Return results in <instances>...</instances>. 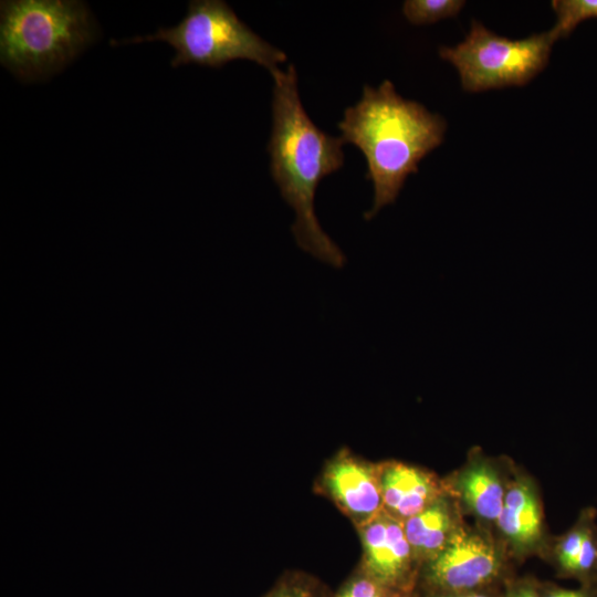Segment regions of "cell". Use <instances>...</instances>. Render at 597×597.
Wrapping results in <instances>:
<instances>
[{"label":"cell","mask_w":597,"mask_h":597,"mask_svg":"<svg viewBox=\"0 0 597 597\" xmlns=\"http://www.w3.org/2000/svg\"><path fill=\"white\" fill-rule=\"evenodd\" d=\"M272 98V132L268 150L271 175L282 198L295 212L296 244L323 263L342 268L343 251L322 229L314 208L317 185L344 164L342 137L321 130L303 108L291 64L279 70Z\"/></svg>","instance_id":"6da1fadb"},{"label":"cell","mask_w":597,"mask_h":597,"mask_svg":"<svg viewBox=\"0 0 597 597\" xmlns=\"http://www.w3.org/2000/svg\"><path fill=\"white\" fill-rule=\"evenodd\" d=\"M344 143L362 150L374 202L365 219L392 203L407 177L444 138L447 123L416 101L401 97L389 80L377 88L365 85L360 101L344 112L338 123Z\"/></svg>","instance_id":"7a4b0ae2"},{"label":"cell","mask_w":597,"mask_h":597,"mask_svg":"<svg viewBox=\"0 0 597 597\" xmlns=\"http://www.w3.org/2000/svg\"><path fill=\"white\" fill-rule=\"evenodd\" d=\"M0 13V62L28 81L57 72L95 34L90 11L81 1H1Z\"/></svg>","instance_id":"3957f363"},{"label":"cell","mask_w":597,"mask_h":597,"mask_svg":"<svg viewBox=\"0 0 597 597\" xmlns=\"http://www.w3.org/2000/svg\"><path fill=\"white\" fill-rule=\"evenodd\" d=\"M146 41L170 44L176 50L171 61L174 67L189 63L220 67L230 61L250 60L273 75L280 70L277 65L286 61L283 51L253 32L221 0L191 1L185 18L177 25L121 43Z\"/></svg>","instance_id":"277c9868"},{"label":"cell","mask_w":597,"mask_h":597,"mask_svg":"<svg viewBox=\"0 0 597 597\" xmlns=\"http://www.w3.org/2000/svg\"><path fill=\"white\" fill-rule=\"evenodd\" d=\"M555 42L549 30L514 40L473 21L465 39L439 55L457 69L465 92L479 93L527 84L547 65Z\"/></svg>","instance_id":"5b68a950"},{"label":"cell","mask_w":597,"mask_h":597,"mask_svg":"<svg viewBox=\"0 0 597 597\" xmlns=\"http://www.w3.org/2000/svg\"><path fill=\"white\" fill-rule=\"evenodd\" d=\"M502 556L485 535L459 528L447 545L425 564L423 577L432 593H465L492 582Z\"/></svg>","instance_id":"8992f818"},{"label":"cell","mask_w":597,"mask_h":597,"mask_svg":"<svg viewBox=\"0 0 597 597\" xmlns=\"http://www.w3.org/2000/svg\"><path fill=\"white\" fill-rule=\"evenodd\" d=\"M317 486L357 528L383 511L378 464L339 450L324 467Z\"/></svg>","instance_id":"52a82bcc"},{"label":"cell","mask_w":597,"mask_h":597,"mask_svg":"<svg viewBox=\"0 0 597 597\" xmlns=\"http://www.w3.org/2000/svg\"><path fill=\"white\" fill-rule=\"evenodd\" d=\"M363 544L359 566L366 574L398 591H412L417 562L404 522L381 511L358 528Z\"/></svg>","instance_id":"ba28073f"},{"label":"cell","mask_w":597,"mask_h":597,"mask_svg":"<svg viewBox=\"0 0 597 597\" xmlns=\"http://www.w3.org/2000/svg\"><path fill=\"white\" fill-rule=\"evenodd\" d=\"M383 511L405 522L443 496V485L430 472L398 461L378 464Z\"/></svg>","instance_id":"9c48e42d"},{"label":"cell","mask_w":597,"mask_h":597,"mask_svg":"<svg viewBox=\"0 0 597 597\" xmlns=\"http://www.w3.org/2000/svg\"><path fill=\"white\" fill-rule=\"evenodd\" d=\"M495 522L516 551H528L537 544L542 535V510L527 480L517 479L507 488Z\"/></svg>","instance_id":"30bf717a"},{"label":"cell","mask_w":597,"mask_h":597,"mask_svg":"<svg viewBox=\"0 0 597 597\" xmlns=\"http://www.w3.org/2000/svg\"><path fill=\"white\" fill-rule=\"evenodd\" d=\"M404 528L417 564H426L447 545L460 527L450 502L441 496L405 521Z\"/></svg>","instance_id":"8fae6325"},{"label":"cell","mask_w":597,"mask_h":597,"mask_svg":"<svg viewBox=\"0 0 597 597\" xmlns=\"http://www.w3.org/2000/svg\"><path fill=\"white\" fill-rule=\"evenodd\" d=\"M455 488L471 512L483 520L496 521L506 490L491 464L474 461L459 474Z\"/></svg>","instance_id":"7c38bea8"},{"label":"cell","mask_w":597,"mask_h":597,"mask_svg":"<svg viewBox=\"0 0 597 597\" xmlns=\"http://www.w3.org/2000/svg\"><path fill=\"white\" fill-rule=\"evenodd\" d=\"M594 516L593 509L585 510L577 524L565 534L557 545V564L567 575L586 578L596 566L597 544Z\"/></svg>","instance_id":"4fadbf2b"},{"label":"cell","mask_w":597,"mask_h":597,"mask_svg":"<svg viewBox=\"0 0 597 597\" xmlns=\"http://www.w3.org/2000/svg\"><path fill=\"white\" fill-rule=\"evenodd\" d=\"M556 22L549 30L555 40L566 38L583 21L597 19V0H554Z\"/></svg>","instance_id":"5bb4252c"},{"label":"cell","mask_w":597,"mask_h":597,"mask_svg":"<svg viewBox=\"0 0 597 597\" xmlns=\"http://www.w3.org/2000/svg\"><path fill=\"white\" fill-rule=\"evenodd\" d=\"M464 4L463 0H406L402 13L411 24L423 25L455 17Z\"/></svg>","instance_id":"9a60e30c"},{"label":"cell","mask_w":597,"mask_h":597,"mask_svg":"<svg viewBox=\"0 0 597 597\" xmlns=\"http://www.w3.org/2000/svg\"><path fill=\"white\" fill-rule=\"evenodd\" d=\"M262 597H328V594L315 578L293 573L283 576Z\"/></svg>","instance_id":"2e32d148"},{"label":"cell","mask_w":597,"mask_h":597,"mask_svg":"<svg viewBox=\"0 0 597 597\" xmlns=\"http://www.w3.org/2000/svg\"><path fill=\"white\" fill-rule=\"evenodd\" d=\"M404 593L409 591L387 587L359 567L332 597H399Z\"/></svg>","instance_id":"e0dca14e"},{"label":"cell","mask_w":597,"mask_h":597,"mask_svg":"<svg viewBox=\"0 0 597 597\" xmlns=\"http://www.w3.org/2000/svg\"><path fill=\"white\" fill-rule=\"evenodd\" d=\"M545 597H595L590 591L580 589V590H574V589H562V588H555Z\"/></svg>","instance_id":"ac0fdd59"},{"label":"cell","mask_w":597,"mask_h":597,"mask_svg":"<svg viewBox=\"0 0 597 597\" xmlns=\"http://www.w3.org/2000/svg\"><path fill=\"white\" fill-rule=\"evenodd\" d=\"M509 597H542L531 586H520L509 594Z\"/></svg>","instance_id":"d6986e66"},{"label":"cell","mask_w":597,"mask_h":597,"mask_svg":"<svg viewBox=\"0 0 597 597\" xmlns=\"http://www.w3.org/2000/svg\"><path fill=\"white\" fill-rule=\"evenodd\" d=\"M428 597H490L485 594L474 591L465 593H431Z\"/></svg>","instance_id":"ffe728a7"},{"label":"cell","mask_w":597,"mask_h":597,"mask_svg":"<svg viewBox=\"0 0 597 597\" xmlns=\"http://www.w3.org/2000/svg\"><path fill=\"white\" fill-rule=\"evenodd\" d=\"M399 597H412V591L404 593Z\"/></svg>","instance_id":"44dd1931"},{"label":"cell","mask_w":597,"mask_h":597,"mask_svg":"<svg viewBox=\"0 0 597 597\" xmlns=\"http://www.w3.org/2000/svg\"><path fill=\"white\" fill-rule=\"evenodd\" d=\"M596 567H597V558H596Z\"/></svg>","instance_id":"7402d4cb"}]
</instances>
